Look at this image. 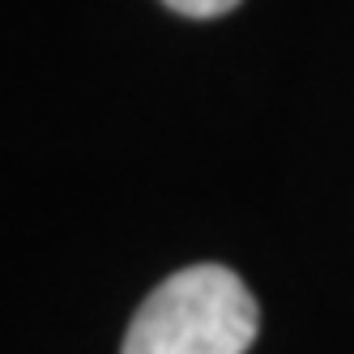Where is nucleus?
I'll return each instance as SVG.
<instances>
[{"instance_id":"f257e3e1","label":"nucleus","mask_w":354,"mask_h":354,"mask_svg":"<svg viewBox=\"0 0 354 354\" xmlns=\"http://www.w3.org/2000/svg\"><path fill=\"white\" fill-rule=\"evenodd\" d=\"M261 308L226 265H188L145 295L120 354H248Z\"/></svg>"},{"instance_id":"f03ea898","label":"nucleus","mask_w":354,"mask_h":354,"mask_svg":"<svg viewBox=\"0 0 354 354\" xmlns=\"http://www.w3.org/2000/svg\"><path fill=\"white\" fill-rule=\"evenodd\" d=\"M167 9L175 13H184V17H196V21H205V17H222V13H231L239 0H162Z\"/></svg>"}]
</instances>
